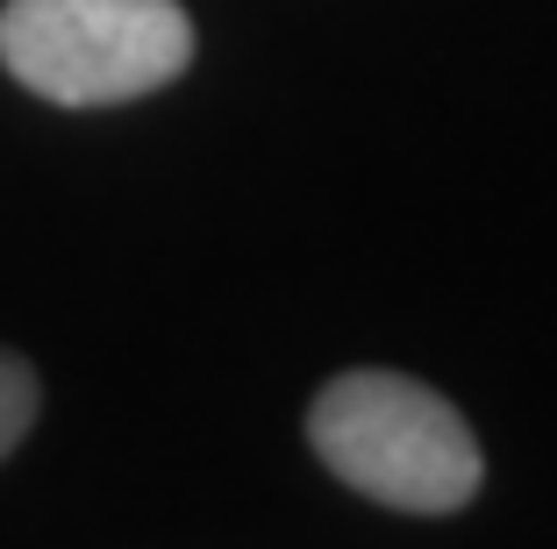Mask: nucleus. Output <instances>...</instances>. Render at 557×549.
Returning <instances> with one entry per match:
<instances>
[{
    "instance_id": "obj_1",
    "label": "nucleus",
    "mask_w": 557,
    "mask_h": 549,
    "mask_svg": "<svg viewBox=\"0 0 557 549\" xmlns=\"http://www.w3.org/2000/svg\"><path fill=\"white\" fill-rule=\"evenodd\" d=\"M308 442L350 492L394 514H458L486 478L472 421L408 372L329 378L308 407Z\"/></svg>"
},
{
    "instance_id": "obj_2",
    "label": "nucleus",
    "mask_w": 557,
    "mask_h": 549,
    "mask_svg": "<svg viewBox=\"0 0 557 549\" xmlns=\"http://www.w3.org/2000/svg\"><path fill=\"white\" fill-rule=\"evenodd\" d=\"M0 65L58 108H115L194 65V22L180 0H8Z\"/></svg>"
},
{
    "instance_id": "obj_3",
    "label": "nucleus",
    "mask_w": 557,
    "mask_h": 549,
    "mask_svg": "<svg viewBox=\"0 0 557 549\" xmlns=\"http://www.w3.org/2000/svg\"><path fill=\"white\" fill-rule=\"evenodd\" d=\"M36 414H44V378H36L29 357L0 350V464L15 457V442L36 428Z\"/></svg>"
}]
</instances>
